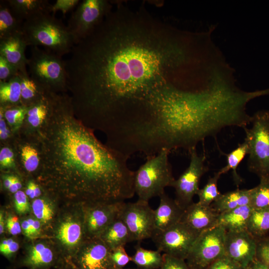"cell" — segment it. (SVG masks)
I'll list each match as a JSON object with an SVG mask.
<instances>
[{
  "instance_id": "25",
  "label": "cell",
  "mask_w": 269,
  "mask_h": 269,
  "mask_svg": "<svg viewBox=\"0 0 269 269\" xmlns=\"http://www.w3.org/2000/svg\"><path fill=\"white\" fill-rule=\"evenodd\" d=\"M21 85V103L23 106L29 107L41 98L46 94L45 90L35 82L28 72H19Z\"/></svg>"
},
{
  "instance_id": "19",
  "label": "cell",
  "mask_w": 269,
  "mask_h": 269,
  "mask_svg": "<svg viewBox=\"0 0 269 269\" xmlns=\"http://www.w3.org/2000/svg\"><path fill=\"white\" fill-rule=\"evenodd\" d=\"M110 250L134 241L127 226L119 216L101 233L99 237Z\"/></svg>"
},
{
  "instance_id": "49",
  "label": "cell",
  "mask_w": 269,
  "mask_h": 269,
  "mask_svg": "<svg viewBox=\"0 0 269 269\" xmlns=\"http://www.w3.org/2000/svg\"><path fill=\"white\" fill-rule=\"evenodd\" d=\"M21 227L24 234L27 237H31V227L28 220H24L21 223Z\"/></svg>"
},
{
  "instance_id": "47",
  "label": "cell",
  "mask_w": 269,
  "mask_h": 269,
  "mask_svg": "<svg viewBox=\"0 0 269 269\" xmlns=\"http://www.w3.org/2000/svg\"><path fill=\"white\" fill-rule=\"evenodd\" d=\"M31 227V236L34 237L40 233V224L39 221L29 218L27 219Z\"/></svg>"
},
{
  "instance_id": "53",
  "label": "cell",
  "mask_w": 269,
  "mask_h": 269,
  "mask_svg": "<svg viewBox=\"0 0 269 269\" xmlns=\"http://www.w3.org/2000/svg\"><path fill=\"white\" fill-rule=\"evenodd\" d=\"M13 241L11 239L3 240L0 245V252L6 249Z\"/></svg>"
},
{
  "instance_id": "31",
  "label": "cell",
  "mask_w": 269,
  "mask_h": 269,
  "mask_svg": "<svg viewBox=\"0 0 269 269\" xmlns=\"http://www.w3.org/2000/svg\"><path fill=\"white\" fill-rule=\"evenodd\" d=\"M259 184L251 189L250 205L253 209H269V177L260 178Z\"/></svg>"
},
{
  "instance_id": "55",
  "label": "cell",
  "mask_w": 269,
  "mask_h": 269,
  "mask_svg": "<svg viewBox=\"0 0 269 269\" xmlns=\"http://www.w3.org/2000/svg\"><path fill=\"white\" fill-rule=\"evenodd\" d=\"M4 219L1 213L0 214V233L2 234L4 231Z\"/></svg>"
},
{
  "instance_id": "32",
  "label": "cell",
  "mask_w": 269,
  "mask_h": 269,
  "mask_svg": "<svg viewBox=\"0 0 269 269\" xmlns=\"http://www.w3.org/2000/svg\"><path fill=\"white\" fill-rule=\"evenodd\" d=\"M221 174L217 171L213 176L209 177L204 186L199 189L197 195L198 197V202L202 205L210 206L221 195L218 189V181Z\"/></svg>"
},
{
  "instance_id": "5",
  "label": "cell",
  "mask_w": 269,
  "mask_h": 269,
  "mask_svg": "<svg viewBox=\"0 0 269 269\" xmlns=\"http://www.w3.org/2000/svg\"><path fill=\"white\" fill-rule=\"evenodd\" d=\"M27 68L30 77L46 92L55 93L68 88L65 60L62 57L32 46Z\"/></svg>"
},
{
  "instance_id": "48",
  "label": "cell",
  "mask_w": 269,
  "mask_h": 269,
  "mask_svg": "<svg viewBox=\"0 0 269 269\" xmlns=\"http://www.w3.org/2000/svg\"><path fill=\"white\" fill-rule=\"evenodd\" d=\"M21 187V183L19 179L17 177L13 176L11 185L8 189L9 191L12 193H15L20 190Z\"/></svg>"
},
{
  "instance_id": "43",
  "label": "cell",
  "mask_w": 269,
  "mask_h": 269,
  "mask_svg": "<svg viewBox=\"0 0 269 269\" xmlns=\"http://www.w3.org/2000/svg\"><path fill=\"white\" fill-rule=\"evenodd\" d=\"M207 269H244L225 255L220 258Z\"/></svg>"
},
{
  "instance_id": "50",
  "label": "cell",
  "mask_w": 269,
  "mask_h": 269,
  "mask_svg": "<svg viewBox=\"0 0 269 269\" xmlns=\"http://www.w3.org/2000/svg\"><path fill=\"white\" fill-rule=\"evenodd\" d=\"M245 269H269L255 259Z\"/></svg>"
},
{
  "instance_id": "37",
  "label": "cell",
  "mask_w": 269,
  "mask_h": 269,
  "mask_svg": "<svg viewBox=\"0 0 269 269\" xmlns=\"http://www.w3.org/2000/svg\"><path fill=\"white\" fill-rule=\"evenodd\" d=\"M255 260L269 269V237L257 241Z\"/></svg>"
},
{
  "instance_id": "30",
  "label": "cell",
  "mask_w": 269,
  "mask_h": 269,
  "mask_svg": "<svg viewBox=\"0 0 269 269\" xmlns=\"http://www.w3.org/2000/svg\"><path fill=\"white\" fill-rule=\"evenodd\" d=\"M82 235L81 225L68 220L61 224L57 232V238L64 245L73 247L80 242Z\"/></svg>"
},
{
  "instance_id": "21",
  "label": "cell",
  "mask_w": 269,
  "mask_h": 269,
  "mask_svg": "<svg viewBox=\"0 0 269 269\" xmlns=\"http://www.w3.org/2000/svg\"><path fill=\"white\" fill-rule=\"evenodd\" d=\"M251 200V189H237L221 194L211 206L218 213L221 214L242 206L250 205Z\"/></svg>"
},
{
  "instance_id": "8",
  "label": "cell",
  "mask_w": 269,
  "mask_h": 269,
  "mask_svg": "<svg viewBox=\"0 0 269 269\" xmlns=\"http://www.w3.org/2000/svg\"><path fill=\"white\" fill-rule=\"evenodd\" d=\"M111 6L105 0H84L72 13L67 27L75 44L88 35L110 12Z\"/></svg>"
},
{
  "instance_id": "46",
  "label": "cell",
  "mask_w": 269,
  "mask_h": 269,
  "mask_svg": "<svg viewBox=\"0 0 269 269\" xmlns=\"http://www.w3.org/2000/svg\"><path fill=\"white\" fill-rule=\"evenodd\" d=\"M18 249V243L13 241L6 249L0 251V253L6 257H10L16 252Z\"/></svg>"
},
{
  "instance_id": "36",
  "label": "cell",
  "mask_w": 269,
  "mask_h": 269,
  "mask_svg": "<svg viewBox=\"0 0 269 269\" xmlns=\"http://www.w3.org/2000/svg\"><path fill=\"white\" fill-rule=\"evenodd\" d=\"M110 259L113 268L118 269L123 268L132 261L131 257L128 255L124 246L110 250Z\"/></svg>"
},
{
  "instance_id": "4",
  "label": "cell",
  "mask_w": 269,
  "mask_h": 269,
  "mask_svg": "<svg viewBox=\"0 0 269 269\" xmlns=\"http://www.w3.org/2000/svg\"><path fill=\"white\" fill-rule=\"evenodd\" d=\"M170 152L163 149L157 154L146 158L134 171V188L138 199L148 201L163 194L166 187H171L175 179L169 161Z\"/></svg>"
},
{
  "instance_id": "33",
  "label": "cell",
  "mask_w": 269,
  "mask_h": 269,
  "mask_svg": "<svg viewBox=\"0 0 269 269\" xmlns=\"http://www.w3.org/2000/svg\"><path fill=\"white\" fill-rule=\"evenodd\" d=\"M20 154L23 166L27 172H32L40 166L39 152L34 146L28 144L23 145Z\"/></svg>"
},
{
  "instance_id": "6",
  "label": "cell",
  "mask_w": 269,
  "mask_h": 269,
  "mask_svg": "<svg viewBox=\"0 0 269 269\" xmlns=\"http://www.w3.org/2000/svg\"><path fill=\"white\" fill-rule=\"evenodd\" d=\"M252 127L244 128L249 146L248 168L259 178L269 177V111L252 116Z\"/></svg>"
},
{
  "instance_id": "18",
  "label": "cell",
  "mask_w": 269,
  "mask_h": 269,
  "mask_svg": "<svg viewBox=\"0 0 269 269\" xmlns=\"http://www.w3.org/2000/svg\"><path fill=\"white\" fill-rule=\"evenodd\" d=\"M15 16L23 22L42 13L51 12L50 4L45 0H6Z\"/></svg>"
},
{
  "instance_id": "27",
  "label": "cell",
  "mask_w": 269,
  "mask_h": 269,
  "mask_svg": "<svg viewBox=\"0 0 269 269\" xmlns=\"http://www.w3.org/2000/svg\"><path fill=\"white\" fill-rule=\"evenodd\" d=\"M249 146L246 141L238 144L237 147L230 152L225 154L226 165L218 171L221 175L232 170L233 178L235 184L238 186L242 182L243 179L237 172V168L240 163L248 154Z\"/></svg>"
},
{
  "instance_id": "24",
  "label": "cell",
  "mask_w": 269,
  "mask_h": 269,
  "mask_svg": "<svg viewBox=\"0 0 269 269\" xmlns=\"http://www.w3.org/2000/svg\"><path fill=\"white\" fill-rule=\"evenodd\" d=\"M0 107L21 105L20 78L18 74L8 81H0Z\"/></svg>"
},
{
  "instance_id": "29",
  "label": "cell",
  "mask_w": 269,
  "mask_h": 269,
  "mask_svg": "<svg viewBox=\"0 0 269 269\" xmlns=\"http://www.w3.org/2000/svg\"><path fill=\"white\" fill-rule=\"evenodd\" d=\"M132 261L140 269H158L163 262V254L158 250L153 251L142 248L137 244Z\"/></svg>"
},
{
  "instance_id": "2",
  "label": "cell",
  "mask_w": 269,
  "mask_h": 269,
  "mask_svg": "<svg viewBox=\"0 0 269 269\" xmlns=\"http://www.w3.org/2000/svg\"><path fill=\"white\" fill-rule=\"evenodd\" d=\"M40 128V180L49 191L88 205L124 202L135 194L127 156L101 143L74 116L71 98L50 94Z\"/></svg>"
},
{
  "instance_id": "34",
  "label": "cell",
  "mask_w": 269,
  "mask_h": 269,
  "mask_svg": "<svg viewBox=\"0 0 269 269\" xmlns=\"http://www.w3.org/2000/svg\"><path fill=\"white\" fill-rule=\"evenodd\" d=\"M28 108V107L22 105L4 108V119L13 130H17L22 124Z\"/></svg>"
},
{
  "instance_id": "26",
  "label": "cell",
  "mask_w": 269,
  "mask_h": 269,
  "mask_svg": "<svg viewBox=\"0 0 269 269\" xmlns=\"http://www.w3.org/2000/svg\"><path fill=\"white\" fill-rule=\"evenodd\" d=\"M51 109L50 93L46 92L40 100L28 107L27 122L33 128H40L47 120Z\"/></svg>"
},
{
  "instance_id": "20",
  "label": "cell",
  "mask_w": 269,
  "mask_h": 269,
  "mask_svg": "<svg viewBox=\"0 0 269 269\" xmlns=\"http://www.w3.org/2000/svg\"><path fill=\"white\" fill-rule=\"evenodd\" d=\"M253 210V207L248 205L219 214L217 226L223 227L228 231L246 230L248 221Z\"/></svg>"
},
{
  "instance_id": "44",
  "label": "cell",
  "mask_w": 269,
  "mask_h": 269,
  "mask_svg": "<svg viewBox=\"0 0 269 269\" xmlns=\"http://www.w3.org/2000/svg\"><path fill=\"white\" fill-rule=\"evenodd\" d=\"M7 230L11 235H16L21 232V226L16 216H9L6 221Z\"/></svg>"
},
{
  "instance_id": "45",
  "label": "cell",
  "mask_w": 269,
  "mask_h": 269,
  "mask_svg": "<svg viewBox=\"0 0 269 269\" xmlns=\"http://www.w3.org/2000/svg\"><path fill=\"white\" fill-rule=\"evenodd\" d=\"M4 108H0V137L1 139H6L9 135V131L6 127L4 117Z\"/></svg>"
},
{
  "instance_id": "54",
  "label": "cell",
  "mask_w": 269,
  "mask_h": 269,
  "mask_svg": "<svg viewBox=\"0 0 269 269\" xmlns=\"http://www.w3.org/2000/svg\"><path fill=\"white\" fill-rule=\"evenodd\" d=\"M34 194H35V197H39L41 194V190L39 187V186L34 183Z\"/></svg>"
},
{
  "instance_id": "15",
  "label": "cell",
  "mask_w": 269,
  "mask_h": 269,
  "mask_svg": "<svg viewBox=\"0 0 269 269\" xmlns=\"http://www.w3.org/2000/svg\"><path fill=\"white\" fill-rule=\"evenodd\" d=\"M219 215L211 205L193 202L184 209L180 222L201 233L217 226Z\"/></svg>"
},
{
  "instance_id": "16",
  "label": "cell",
  "mask_w": 269,
  "mask_h": 269,
  "mask_svg": "<svg viewBox=\"0 0 269 269\" xmlns=\"http://www.w3.org/2000/svg\"><path fill=\"white\" fill-rule=\"evenodd\" d=\"M27 44L22 32L0 40V56L21 73H28V59L25 51Z\"/></svg>"
},
{
  "instance_id": "11",
  "label": "cell",
  "mask_w": 269,
  "mask_h": 269,
  "mask_svg": "<svg viewBox=\"0 0 269 269\" xmlns=\"http://www.w3.org/2000/svg\"><path fill=\"white\" fill-rule=\"evenodd\" d=\"M119 217L127 226L134 241L140 242L152 238L155 229L154 210L148 201L138 199L134 202H124Z\"/></svg>"
},
{
  "instance_id": "38",
  "label": "cell",
  "mask_w": 269,
  "mask_h": 269,
  "mask_svg": "<svg viewBox=\"0 0 269 269\" xmlns=\"http://www.w3.org/2000/svg\"><path fill=\"white\" fill-rule=\"evenodd\" d=\"M158 269H191L185 260L163 254V262Z\"/></svg>"
},
{
  "instance_id": "12",
  "label": "cell",
  "mask_w": 269,
  "mask_h": 269,
  "mask_svg": "<svg viewBox=\"0 0 269 269\" xmlns=\"http://www.w3.org/2000/svg\"><path fill=\"white\" fill-rule=\"evenodd\" d=\"M257 240L246 230L226 231L225 256L244 269L255 259Z\"/></svg>"
},
{
  "instance_id": "17",
  "label": "cell",
  "mask_w": 269,
  "mask_h": 269,
  "mask_svg": "<svg viewBox=\"0 0 269 269\" xmlns=\"http://www.w3.org/2000/svg\"><path fill=\"white\" fill-rule=\"evenodd\" d=\"M154 210V233L163 231L180 222L184 209L164 192Z\"/></svg>"
},
{
  "instance_id": "52",
  "label": "cell",
  "mask_w": 269,
  "mask_h": 269,
  "mask_svg": "<svg viewBox=\"0 0 269 269\" xmlns=\"http://www.w3.org/2000/svg\"><path fill=\"white\" fill-rule=\"evenodd\" d=\"M13 177V175H7L4 177L3 184L6 189H9L12 182Z\"/></svg>"
},
{
  "instance_id": "14",
  "label": "cell",
  "mask_w": 269,
  "mask_h": 269,
  "mask_svg": "<svg viewBox=\"0 0 269 269\" xmlns=\"http://www.w3.org/2000/svg\"><path fill=\"white\" fill-rule=\"evenodd\" d=\"M124 202L89 205L87 229L90 235L94 238H99L104 230L119 216Z\"/></svg>"
},
{
  "instance_id": "22",
  "label": "cell",
  "mask_w": 269,
  "mask_h": 269,
  "mask_svg": "<svg viewBox=\"0 0 269 269\" xmlns=\"http://www.w3.org/2000/svg\"><path fill=\"white\" fill-rule=\"evenodd\" d=\"M23 22L13 13L6 0H0V40L22 32Z\"/></svg>"
},
{
  "instance_id": "28",
  "label": "cell",
  "mask_w": 269,
  "mask_h": 269,
  "mask_svg": "<svg viewBox=\"0 0 269 269\" xmlns=\"http://www.w3.org/2000/svg\"><path fill=\"white\" fill-rule=\"evenodd\" d=\"M55 261L52 250L42 244H37L29 250L24 264L33 269L46 267Z\"/></svg>"
},
{
  "instance_id": "3",
  "label": "cell",
  "mask_w": 269,
  "mask_h": 269,
  "mask_svg": "<svg viewBox=\"0 0 269 269\" xmlns=\"http://www.w3.org/2000/svg\"><path fill=\"white\" fill-rule=\"evenodd\" d=\"M22 31L27 46H41L61 57L75 45L67 26L50 12L24 21Z\"/></svg>"
},
{
  "instance_id": "1",
  "label": "cell",
  "mask_w": 269,
  "mask_h": 269,
  "mask_svg": "<svg viewBox=\"0 0 269 269\" xmlns=\"http://www.w3.org/2000/svg\"><path fill=\"white\" fill-rule=\"evenodd\" d=\"M190 51L187 33L142 12H110L65 60L75 113L123 120L172 80Z\"/></svg>"
},
{
  "instance_id": "40",
  "label": "cell",
  "mask_w": 269,
  "mask_h": 269,
  "mask_svg": "<svg viewBox=\"0 0 269 269\" xmlns=\"http://www.w3.org/2000/svg\"><path fill=\"white\" fill-rule=\"evenodd\" d=\"M80 1L79 0H57L51 5V12L54 13L60 11L65 15L77 6Z\"/></svg>"
},
{
  "instance_id": "42",
  "label": "cell",
  "mask_w": 269,
  "mask_h": 269,
  "mask_svg": "<svg viewBox=\"0 0 269 269\" xmlns=\"http://www.w3.org/2000/svg\"><path fill=\"white\" fill-rule=\"evenodd\" d=\"M14 204L17 212L24 214L29 210V204L26 193L19 190L14 193Z\"/></svg>"
},
{
  "instance_id": "9",
  "label": "cell",
  "mask_w": 269,
  "mask_h": 269,
  "mask_svg": "<svg viewBox=\"0 0 269 269\" xmlns=\"http://www.w3.org/2000/svg\"><path fill=\"white\" fill-rule=\"evenodd\" d=\"M200 234L180 222L166 230L154 233L152 239L160 252L185 260Z\"/></svg>"
},
{
  "instance_id": "56",
  "label": "cell",
  "mask_w": 269,
  "mask_h": 269,
  "mask_svg": "<svg viewBox=\"0 0 269 269\" xmlns=\"http://www.w3.org/2000/svg\"><path fill=\"white\" fill-rule=\"evenodd\" d=\"M112 269H125L124 268H121V269H118V268H113Z\"/></svg>"
},
{
  "instance_id": "51",
  "label": "cell",
  "mask_w": 269,
  "mask_h": 269,
  "mask_svg": "<svg viewBox=\"0 0 269 269\" xmlns=\"http://www.w3.org/2000/svg\"><path fill=\"white\" fill-rule=\"evenodd\" d=\"M34 182L29 181L27 184L26 189V195L29 196L31 199L35 198L34 191Z\"/></svg>"
},
{
  "instance_id": "7",
  "label": "cell",
  "mask_w": 269,
  "mask_h": 269,
  "mask_svg": "<svg viewBox=\"0 0 269 269\" xmlns=\"http://www.w3.org/2000/svg\"><path fill=\"white\" fill-rule=\"evenodd\" d=\"M225 233L223 227L218 226L199 234L185 260L191 269H207L225 255Z\"/></svg>"
},
{
  "instance_id": "13",
  "label": "cell",
  "mask_w": 269,
  "mask_h": 269,
  "mask_svg": "<svg viewBox=\"0 0 269 269\" xmlns=\"http://www.w3.org/2000/svg\"><path fill=\"white\" fill-rule=\"evenodd\" d=\"M78 269H112L110 250L95 238L83 248L76 258Z\"/></svg>"
},
{
  "instance_id": "23",
  "label": "cell",
  "mask_w": 269,
  "mask_h": 269,
  "mask_svg": "<svg viewBox=\"0 0 269 269\" xmlns=\"http://www.w3.org/2000/svg\"><path fill=\"white\" fill-rule=\"evenodd\" d=\"M246 230L257 241L269 237V209H253Z\"/></svg>"
},
{
  "instance_id": "41",
  "label": "cell",
  "mask_w": 269,
  "mask_h": 269,
  "mask_svg": "<svg viewBox=\"0 0 269 269\" xmlns=\"http://www.w3.org/2000/svg\"><path fill=\"white\" fill-rule=\"evenodd\" d=\"M14 162V154L12 150L8 147H3L0 150V165L1 168L12 167Z\"/></svg>"
},
{
  "instance_id": "35",
  "label": "cell",
  "mask_w": 269,
  "mask_h": 269,
  "mask_svg": "<svg viewBox=\"0 0 269 269\" xmlns=\"http://www.w3.org/2000/svg\"><path fill=\"white\" fill-rule=\"evenodd\" d=\"M32 209L36 218L41 222L45 223L53 217V210L52 207L43 199H35L32 204Z\"/></svg>"
},
{
  "instance_id": "10",
  "label": "cell",
  "mask_w": 269,
  "mask_h": 269,
  "mask_svg": "<svg viewBox=\"0 0 269 269\" xmlns=\"http://www.w3.org/2000/svg\"><path fill=\"white\" fill-rule=\"evenodd\" d=\"M189 153L188 166L174 180L171 186L175 189V200L184 209L193 203V198L199 189L200 179L208 170L205 164V156L198 154L196 148L192 149Z\"/></svg>"
},
{
  "instance_id": "39",
  "label": "cell",
  "mask_w": 269,
  "mask_h": 269,
  "mask_svg": "<svg viewBox=\"0 0 269 269\" xmlns=\"http://www.w3.org/2000/svg\"><path fill=\"white\" fill-rule=\"evenodd\" d=\"M18 71L0 56V81H6L18 74Z\"/></svg>"
}]
</instances>
